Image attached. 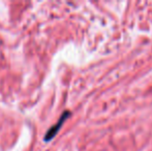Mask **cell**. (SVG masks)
I'll list each match as a JSON object with an SVG mask.
<instances>
[{
  "instance_id": "6da1fadb",
  "label": "cell",
  "mask_w": 152,
  "mask_h": 151,
  "mask_svg": "<svg viewBox=\"0 0 152 151\" xmlns=\"http://www.w3.org/2000/svg\"><path fill=\"white\" fill-rule=\"evenodd\" d=\"M69 115H70L69 111H65V112H63V113H62V115L60 116V118H59V120L57 121V123H55V124L53 125V126L51 127V128L49 129L48 131H47L46 136H45V138H44L45 141L49 142L50 140H52L53 138H54L55 136L57 135V133L59 131V129H60L61 127H62V124H63L64 121H65L66 119L69 117Z\"/></svg>"
}]
</instances>
